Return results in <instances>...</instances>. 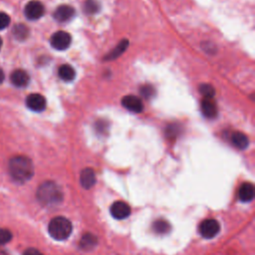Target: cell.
I'll use <instances>...</instances> for the list:
<instances>
[{"instance_id":"obj_9","label":"cell","mask_w":255,"mask_h":255,"mask_svg":"<svg viewBox=\"0 0 255 255\" xmlns=\"http://www.w3.org/2000/svg\"><path fill=\"white\" fill-rule=\"evenodd\" d=\"M26 105L28 109L33 112H43L46 109V99L40 94H31L26 98Z\"/></svg>"},{"instance_id":"obj_19","label":"cell","mask_w":255,"mask_h":255,"mask_svg":"<svg viewBox=\"0 0 255 255\" xmlns=\"http://www.w3.org/2000/svg\"><path fill=\"white\" fill-rule=\"evenodd\" d=\"M128 45H129V41H128V40H123V41H121V42L118 44V46H117L113 51H111V52L109 53V55H107V56L105 57V60L108 61V60L116 59L117 57H119V56L127 49Z\"/></svg>"},{"instance_id":"obj_22","label":"cell","mask_w":255,"mask_h":255,"mask_svg":"<svg viewBox=\"0 0 255 255\" xmlns=\"http://www.w3.org/2000/svg\"><path fill=\"white\" fill-rule=\"evenodd\" d=\"M200 93L204 96L205 99H212L215 95V90L210 84H202L200 86Z\"/></svg>"},{"instance_id":"obj_26","label":"cell","mask_w":255,"mask_h":255,"mask_svg":"<svg viewBox=\"0 0 255 255\" xmlns=\"http://www.w3.org/2000/svg\"><path fill=\"white\" fill-rule=\"evenodd\" d=\"M23 255H43L39 250L35 249V248H28L24 251Z\"/></svg>"},{"instance_id":"obj_25","label":"cell","mask_w":255,"mask_h":255,"mask_svg":"<svg viewBox=\"0 0 255 255\" xmlns=\"http://www.w3.org/2000/svg\"><path fill=\"white\" fill-rule=\"evenodd\" d=\"M10 24V17L4 12H0V30L7 28Z\"/></svg>"},{"instance_id":"obj_7","label":"cell","mask_w":255,"mask_h":255,"mask_svg":"<svg viewBox=\"0 0 255 255\" xmlns=\"http://www.w3.org/2000/svg\"><path fill=\"white\" fill-rule=\"evenodd\" d=\"M111 214L116 219H125L131 214V207L125 202H115L110 209Z\"/></svg>"},{"instance_id":"obj_29","label":"cell","mask_w":255,"mask_h":255,"mask_svg":"<svg viewBox=\"0 0 255 255\" xmlns=\"http://www.w3.org/2000/svg\"><path fill=\"white\" fill-rule=\"evenodd\" d=\"M2 44H3V42H2V39H1V37H0V49H1V47H2Z\"/></svg>"},{"instance_id":"obj_12","label":"cell","mask_w":255,"mask_h":255,"mask_svg":"<svg viewBox=\"0 0 255 255\" xmlns=\"http://www.w3.org/2000/svg\"><path fill=\"white\" fill-rule=\"evenodd\" d=\"M10 80H11V83L15 87L24 88L29 84L30 78L26 71H24L22 69H17L12 72V74L10 76Z\"/></svg>"},{"instance_id":"obj_27","label":"cell","mask_w":255,"mask_h":255,"mask_svg":"<svg viewBox=\"0 0 255 255\" xmlns=\"http://www.w3.org/2000/svg\"><path fill=\"white\" fill-rule=\"evenodd\" d=\"M168 131H169V132H168V135H169V136H170V135H172V137L176 136V134H177L176 126H171V127H169Z\"/></svg>"},{"instance_id":"obj_23","label":"cell","mask_w":255,"mask_h":255,"mask_svg":"<svg viewBox=\"0 0 255 255\" xmlns=\"http://www.w3.org/2000/svg\"><path fill=\"white\" fill-rule=\"evenodd\" d=\"M12 239V233L9 229L0 228V244L4 245L10 242Z\"/></svg>"},{"instance_id":"obj_13","label":"cell","mask_w":255,"mask_h":255,"mask_svg":"<svg viewBox=\"0 0 255 255\" xmlns=\"http://www.w3.org/2000/svg\"><path fill=\"white\" fill-rule=\"evenodd\" d=\"M80 182H81V185L86 189L93 187L96 183L95 171L90 168L84 169L80 174Z\"/></svg>"},{"instance_id":"obj_1","label":"cell","mask_w":255,"mask_h":255,"mask_svg":"<svg viewBox=\"0 0 255 255\" xmlns=\"http://www.w3.org/2000/svg\"><path fill=\"white\" fill-rule=\"evenodd\" d=\"M8 171L17 183H25L34 175L33 162L25 156H15L9 160Z\"/></svg>"},{"instance_id":"obj_5","label":"cell","mask_w":255,"mask_h":255,"mask_svg":"<svg viewBox=\"0 0 255 255\" xmlns=\"http://www.w3.org/2000/svg\"><path fill=\"white\" fill-rule=\"evenodd\" d=\"M220 230V225L215 219H206L204 220L200 227L199 231L201 235L207 239H211L215 237Z\"/></svg>"},{"instance_id":"obj_18","label":"cell","mask_w":255,"mask_h":255,"mask_svg":"<svg viewBox=\"0 0 255 255\" xmlns=\"http://www.w3.org/2000/svg\"><path fill=\"white\" fill-rule=\"evenodd\" d=\"M12 34L14 36V38L18 41H24L28 38L29 36V29L26 25L24 24H16L13 27L12 30Z\"/></svg>"},{"instance_id":"obj_20","label":"cell","mask_w":255,"mask_h":255,"mask_svg":"<svg viewBox=\"0 0 255 255\" xmlns=\"http://www.w3.org/2000/svg\"><path fill=\"white\" fill-rule=\"evenodd\" d=\"M100 4L96 0H87L84 4V10L87 14H96L100 11Z\"/></svg>"},{"instance_id":"obj_21","label":"cell","mask_w":255,"mask_h":255,"mask_svg":"<svg viewBox=\"0 0 255 255\" xmlns=\"http://www.w3.org/2000/svg\"><path fill=\"white\" fill-rule=\"evenodd\" d=\"M154 230L159 233V234H165V233H168L170 229V226L169 224V222L165 221V220H157L155 221L154 223V226H153Z\"/></svg>"},{"instance_id":"obj_3","label":"cell","mask_w":255,"mask_h":255,"mask_svg":"<svg viewBox=\"0 0 255 255\" xmlns=\"http://www.w3.org/2000/svg\"><path fill=\"white\" fill-rule=\"evenodd\" d=\"M73 225L71 221L63 216L53 218L48 225V232L52 238L58 241L66 240L72 233Z\"/></svg>"},{"instance_id":"obj_15","label":"cell","mask_w":255,"mask_h":255,"mask_svg":"<svg viewBox=\"0 0 255 255\" xmlns=\"http://www.w3.org/2000/svg\"><path fill=\"white\" fill-rule=\"evenodd\" d=\"M58 75L63 81L71 82L76 77V71L72 66L68 65V64H64V65L60 66L58 70Z\"/></svg>"},{"instance_id":"obj_28","label":"cell","mask_w":255,"mask_h":255,"mask_svg":"<svg viewBox=\"0 0 255 255\" xmlns=\"http://www.w3.org/2000/svg\"><path fill=\"white\" fill-rule=\"evenodd\" d=\"M4 78H5V75H4V72L2 71V69L0 68V85L2 84V82L4 81Z\"/></svg>"},{"instance_id":"obj_11","label":"cell","mask_w":255,"mask_h":255,"mask_svg":"<svg viewBox=\"0 0 255 255\" xmlns=\"http://www.w3.org/2000/svg\"><path fill=\"white\" fill-rule=\"evenodd\" d=\"M255 188L250 182H244L238 189V198L242 203H250L254 199Z\"/></svg>"},{"instance_id":"obj_2","label":"cell","mask_w":255,"mask_h":255,"mask_svg":"<svg viewBox=\"0 0 255 255\" xmlns=\"http://www.w3.org/2000/svg\"><path fill=\"white\" fill-rule=\"evenodd\" d=\"M36 198L39 204L45 208L59 206L64 199L62 188L52 180L42 182L36 191Z\"/></svg>"},{"instance_id":"obj_24","label":"cell","mask_w":255,"mask_h":255,"mask_svg":"<svg viewBox=\"0 0 255 255\" xmlns=\"http://www.w3.org/2000/svg\"><path fill=\"white\" fill-rule=\"evenodd\" d=\"M140 92H141V95H142L143 97H145V98H147V99H150V98H152V97L155 95L156 90H155L154 87L151 86V85H144V86L141 87Z\"/></svg>"},{"instance_id":"obj_6","label":"cell","mask_w":255,"mask_h":255,"mask_svg":"<svg viewBox=\"0 0 255 255\" xmlns=\"http://www.w3.org/2000/svg\"><path fill=\"white\" fill-rule=\"evenodd\" d=\"M45 13V7L38 0H32L24 8V14L29 20H38Z\"/></svg>"},{"instance_id":"obj_10","label":"cell","mask_w":255,"mask_h":255,"mask_svg":"<svg viewBox=\"0 0 255 255\" xmlns=\"http://www.w3.org/2000/svg\"><path fill=\"white\" fill-rule=\"evenodd\" d=\"M74 14H75V9L72 6L63 4L56 8V10L54 11L53 17L58 22H67L74 16Z\"/></svg>"},{"instance_id":"obj_8","label":"cell","mask_w":255,"mask_h":255,"mask_svg":"<svg viewBox=\"0 0 255 255\" xmlns=\"http://www.w3.org/2000/svg\"><path fill=\"white\" fill-rule=\"evenodd\" d=\"M122 105L128 110L132 113H142L144 110V104L142 102V100L134 95H129L126 96L123 98L122 100Z\"/></svg>"},{"instance_id":"obj_14","label":"cell","mask_w":255,"mask_h":255,"mask_svg":"<svg viewBox=\"0 0 255 255\" xmlns=\"http://www.w3.org/2000/svg\"><path fill=\"white\" fill-rule=\"evenodd\" d=\"M202 112L208 119H214L217 116V107L212 99H204L202 102Z\"/></svg>"},{"instance_id":"obj_17","label":"cell","mask_w":255,"mask_h":255,"mask_svg":"<svg viewBox=\"0 0 255 255\" xmlns=\"http://www.w3.org/2000/svg\"><path fill=\"white\" fill-rule=\"evenodd\" d=\"M98 243V239L95 235L91 234V233H87L85 235H83V237L80 240V248L84 249V250H91L93 249Z\"/></svg>"},{"instance_id":"obj_16","label":"cell","mask_w":255,"mask_h":255,"mask_svg":"<svg viewBox=\"0 0 255 255\" xmlns=\"http://www.w3.org/2000/svg\"><path fill=\"white\" fill-rule=\"evenodd\" d=\"M232 145L239 150H245L249 145V140L245 134L241 132H234L230 137Z\"/></svg>"},{"instance_id":"obj_4","label":"cell","mask_w":255,"mask_h":255,"mask_svg":"<svg viewBox=\"0 0 255 255\" xmlns=\"http://www.w3.org/2000/svg\"><path fill=\"white\" fill-rule=\"evenodd\" d=\"M71 35L65 31H58L54 33L50 39L51 46L58 51H64L68 49L71 45Z\"/></svg>"}]
</instances>
